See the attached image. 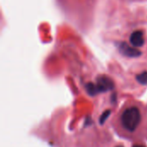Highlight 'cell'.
Returning a JSON list of instances; mask_svg holds the SVG:
<instances>
[{
  "label": "cell",
  "instance_id": "cell-1",
  "mask_svg": "<svg viewBox=\"0 0 147 147\" xmlns=\"http://www.w3.org/2000/svg\"><path fill=\"white\" fill-rule=\"evenodd\" d=\"M141 115L140 110L135 108H129L126 109L121 115V124L128 131H134L140 125Z\"/></svg>",
  "mask_w": 147,
  "mask_h": 147
},
{
  "label": "cell",
  "instance_id": "cell-2",
  "mask_svg": "<svg viewBox=\"0 0 147 147\" xmlns=\"http://www.w3.org/2000/svg\"><path fill=\"white\" fill-rule=\"evenodd\" d=\"M96 87L99 92H106L112 90L115 88L114 81L108 76L101 75L96 78Z\"/></svg>",
  "mask_w": 147,
  "mask_h": 147
},
{
  "label": "cell",
  "instance_id": "cell-3",
  "mask_svg": "<svg viewBox=\"0 0 147 147\" xmlns=\"http://www.w3.org/2000/svg\"><path fill=\"white\" fill-rule=\"evenodd\" d=\"M119 49H120V52L127 57L136 58V57H139L141 55V52L140 50H138L135 47L128 46L126 42H122L119 46Z\"/></svg>",
  "mask_w": 147,
  "mask_h": 147
},
{
  "label": "cell",
  "instance_id": "cell-4",
  "mask_svg": "<svg viewBox=\"0 0 147 147\" xmlns=\"http://www.w3.org/2000/svg\"><path fill=\"white\" fill-rule=\"evenodd\" d=\"M130 43L134 47H140L145 43V38H144V33L141 30H136L132 33L130 36Z\"/></svg>",
  "mask_w": 147,
  "mask_h": 147
},
{
  "label": "cell",
  "instance_id": "cell-5",
  "mask_svg": "<svg viewBox=\"0 0 147 147\" xmlns=\"http://www.w3.org/2000/svg\"><path fill=\"white\" fill-rule=\"evenodd\" d=\"M86 91L90 96H95L99 92L96 85L92 84V83H89V84H86Z\"/></svg>",
  "mask_w": 147,
  "mask_h": 147
},
{
  "label": "cell",
  "instance_id": "cell-6",
  "mask_svg": "<svg viewBox=\"0 0 147 147\" xmlns=\"http://www.w3.org/2000/svg\"><path fill=\"white\" fill-rule=\"evenodd\" d=\"M136 79L140 84H141L143 85L147 84V71H143L140 74L137 75Z\"/></svg>",
  "mask_w": 147,
  "mask_h": 147
},
{
  "label": "cell",
  "instance_id": "cell-7",
  "mask_svg": "<svg viewBox=\"0 0 147 147\" xmlns=\"http://www.w3.org/2000/svg\"><path fill=\"white\" fill-rule=\"evenodd\" d=\"M110 113H111L110 110H106L105 112L102 113V115L100 117V123H101V125H102L106 121V120L108 119V117L110 115Z\"/></svg>",
  "mask_w": 147,
  "mask_h": 147
},
{
  "label": "cell",
  "instance_id": "cell-8",
  "mask_svg": "<svg viewBox=\"0 0 147 147\" xmlns=\"http://www.w3.org/2000/svg\"><path fill=\"white\" fill-rule=\"evenodd\" d=\"M133 147H146L144 146H141V145H136V146H134Z\"/></svg>",
  "mask_w": 147,
  "mask_h": 147
},
{
  "label": "cell",
  "instance_id": "cell-9",
  "mask_svg": "<svg viewBox=\"0 0 147 147\" xmlns=\"http://www.w3.org/2000/svg\"><path fill=\"white\" fill-rule=\"evenodd\" d=\"M116 147H122V146H116Z\"/></svg>",
  "mask_w": 147,
  "mask_h": 147
}]
</instances>
